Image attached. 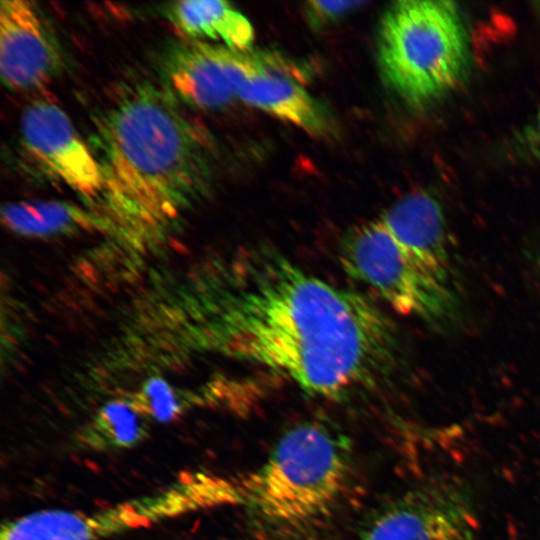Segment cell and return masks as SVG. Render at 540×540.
<instances>
[{"instance_id": "cell-1", "label": "cell", "mask_w": 540, "mask_h": 540, "mask_svg": "<svg viewBox=\"0 0 540 540\" xmlns=\"http://www.w3.org/2000/svg\"><path fill=\"white\" fill-rule=\"evenodd\" d=\"M205 343L304 392L342 399L399 362L396 329L362 294L333 285L278 248H240L207 280Z\"/></svg>"}, {"instance_id": "cell-2", "label": "cell", "mask_w": 540, "mask_h": 540, "mask_svg": "<svg viewBox=\"0 0 540 540\" xmlns=\"http://www.w3.org/2000/svg\"><path fill=\"white\" fill-rule=\"evenodd\" d=\"M173 96L144 85L96 120L101 194L139 224L175 217L210 185L207 139Z\"/></svg>"}, {"instance_id": "cell-3", "label": "cell", "mask_w": 540, "mask_h": 540, "mask_svg": "<svg viewBox=\"0 0 540 540\" xmlns=\"http://www.w3.org/2000/svg\"><path fill=\"white\" fill-rule=\"evenodd\" d=\"M344 443L319 423L299 424L266 461L236 479L239 504L273 528H298L324 515L348 476Z\"/></svg>"}, {"instance_id": "cell-4", "label": "cell", "mask_w": 540, "mask_h": 540, "mask_svg": "<svg viewBox=\"0 0 540 540\" xmlns=\"http://www.w3.org/2000/svg\"><path fill=\"white\" fill-rule=\"evenodd\" d=\"M377 59L389 88L413 107H424L454 89L470 61L469 39L455 3L402 0L384 12Z\"/></svg>"}, {"instance_id": "cell-5", "label": "cell", "mask_w": 540, "mask_h": 540, "mask_svg": "<svg viewBox=\"0 0 540 540\" xmlns=\"http://www.w3.org/2000/svg\"><path fill=\"white\" fill-rule=\"evenodd\" d=\"M219 503L214 474L186 473L150 495L92 513L47 509L25 514L2 525L0 540H108Z\"/></svg>"}, {"instance_id": "cell-6", "label": "cell", "mask_w": 540, "mask_h": 540, "mask_svg": "<svg viewBox=\"0 0 540 540\" xmlns=\"http://www.w3.org/2000/svg\"><path fill=\"white\" fill-rule=\"evenodd\" d=\"M339 259L348 275L403 315L436 327L450 324L457 315L451 284L410 254L378 217L346 232Z\"/></svg>"}, {"instance_id": "cell-7", "label": "cell", "mask_w": 540, "mask_h": 540, "mask_svg": "<svg viewBox=\"0 0 540 540\" xmlns=\"http://www.w3.org/2000/svg\"><path fill=\"white\" fill-rule=\"evenodd\" d=\"M279 63L264 53L186 40L168 52L164 72L178 99L198 109H218L238 99L252 74Z\"/></svg>"}, {"instance_id": "cell-8", "label": "cell", "mask_w": 540, "mask_h": 540, "mask_svg": "<svg viewBox=\"0 0 540 540\" xmlns=\"http://www.w3.org/2000/svg\"><path fill=\"white\" fill-rule=\"evenodd\" d=\"M476 519L464 493L436 482L414 488L382 507L359 540H477Z\"/></svg>"}, {"instance_id": "cell-9", "label": "cell", "mask_w": 540, "mask_h": 540, "mask_svg": "<svg viewBox=\"0 0 540 540\" xmlns=\"http://www.w3.org/2000/svg\"><path fill=\"white\" fill-rule=\"evenodd\" d=\"M20 134L26 151L72 190L85 197L102 193L100 163L58 105L30 103L20 118Z\"/></svg>"}, {"instance_id": "cell-10", "label": "cell", "mask_w": 540, "mask_h": 540, "mask_svg": "<svg viewBox=\"0 0 540 540\" xmlns=\"http://www.w3.org/2000/svg\"><path fill=\"white\" fill-rule=\"evenodd\" d=\"M62 57L53 31L34 3H0V72L3 83L17 92L47 85L60 71Z\"/></svg>"}, {"instance_id": "cell-11", "label": "cell", "mask_w": 540, "mask_h": 540, "mask_svg": "<svg viewBox=\"0 0 540 540\" xmlns=\"http://www.w3.org/2000/svg\"><path fill=\"white\" fill-rule=\"evenodd\" d=\"M438 200L424 191L407 194L378 218L394 238L439 278L451 284L445 217Z\"/></svg>"}, {"instance_id": "cell-12", "label": "cell", "mask_w": 540, "mask_h": 540, "mask_svg": "<svg viewBox=\"0 0 540 540\" xmlns=\"http://www.w3.org/2000/svg\"><path fill=\"white\" fill-rule=\"evenodd\" d=\"M279 64L252 74L243 84L238 99L312 136L331 135L334 125L327 109L297 80L278 72Z\"/></svg>"}, {"instance_id": "cell-13", "label": "cell", "mask_w": 540, "mask_h": 540, "mask_svg": "<svg viewBox=\"0 0 540 540\" xmlns=\"http://www.w3.org/2000/svg\"><path fill=\"white\" fill-rule=\"evenodd\" d=\"M165 16L193 41L211 40L232 49L248 51L255 38L250 20L225 1L173 2L165 8Z\"/></svg>"}, {"instance_id": "cell-14", "label": "cell", "mask_w": 540, "mask_h": 540, "mask_svg": "<svg viewBox=\"0 0 540 540\" xmlns=\"http://www.w3.org/2000/svg\"><path fill=\"white\" fill-rule=\"evenodd\" d=\"M1 215L11 230L29 236H50L97 223L82 208L58 200L7 203Z\"/></svg>"}, {"instance_id": "cell-15", "label": "cell", "mask_w": 540, "mask_h": 540, "mask_svg": "<svg viewBox=\"0 0 540 540\" xmlns=\"http://www.w3.org/2000/svg\"><path fill=\"white\" fill-rule=\"evenodd\" d=\"M146 432L136 408L112 402L100 411L82 441L95 449H128L142 442Z\"/></svg>"}, {"instance_id": "cell-16", "label": "cell", "mask_w": 540, "mask_h": 540, "mask_svg": "<svg viewBox=\"0 0 540 540\" xmlns=\"http://www.w3.org/2000/svg\"><path fill=\"white\" fill-rule=\"evenodd\" d=\"M144 409L158 421H170L180 412V406L169 387L160 381L150 383L144 393Z\"/></svg>"}, {"instance_id": "cell-17", "label": "cell", "mask_w": 540, "mask_h": 540, "mask_svg": "<svg viewBox=\"0 0 540 540\" xmlns=\"http://www.w3.org/2000/svg\"><path fill=\"white\" fill-rule=\"evenodd\" d=\"M365 1H309L305 12L313 27L321 28L335 23Z\"/></svg>"}, {"instance_id": "cell-18", "label": "cell", "mask_w": 540, "mask_h": 540, "mask_svg": "<svg viewBox=\"0 0 540 540\" xmlns=\"http://www.w3.org/2000/svg\"><path fill=\"white\" fill-rule=\"evenodd\" d=\"M535 130H536L537 141L540 144V113L538 114V117L536 120Z\"/></svg>"}]
</instances>
